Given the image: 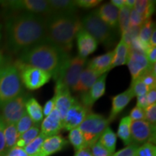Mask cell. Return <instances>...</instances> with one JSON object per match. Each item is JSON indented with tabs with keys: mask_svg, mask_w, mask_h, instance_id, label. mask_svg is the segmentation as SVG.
Here are the masks:
<instances>
[{
	"mask_svg": "<svg viewBox=\"0 0 156 156\" xmlns=\"http://www.w3.org/2000/svg\"><path fill=\"white\" fill-rule=\"evenodd\" d=\"M110 3L119 9L125 5V0H112Z\"/></svg>",
	"mask_w": 156,
	"mask_h": 156,
	"instance_id": "f5cc1de1",
	"label": "cell"
},
{
	"mask_svg": "<svg viewBox=\"0 0 156 156\" xmlns=\"http://www.w3.org/2000/svg\"><path fill=\"white\" fill-rule=\"evenodd\" d=\"M148 106L149 105H148L146 95L137 97V98H136V106L140 107V108L145 110Z\"/></svg>",
	"mask_w": 156,
	"mask_h": 156,
	"instance_id": "681fc988",
	"label": "cell"
},
{
	"mask_svg": "<svg viewBox=\"0 0 156 156\" xmlns=\"http://www.w3.org/2000/svg\"><path fill=\"white\" fill-rule=\"evenodd\" d=\"M145 120L151 123L152 124L155 125L156 122V104L150 105L145 109Z\"/></svg>",
	"mask_w": 156,
	"mask_h": 156,
	"instance_id": "b9f144b4",
	"label": "cell"
},
{
	"mask_svg": "<svg viewBox=\"0 0 156 156\" xmlns=\"http://www.w3.org/2000/svg\"><path fill=\"white\" fill-rule=\"evenodd\" d=\"M6 126L2 117L0 115V156L2 155L5 151V129Z\"/></svg>",
	"mask_w": 156,
	"mask_h": 156,
	"instance_id": "f6af8a7d",
	"label": "cell"
},
{
	"mask_svg": "<svg viewBox=\"0 0 156 156\" xmlns=\"http://www.w3.org/2000/svg\"><path fill=\"white\" fill-rule=\"evenodd\" d=\"M90 151L92 156H112L113 155L98 141L91 146Z\"/></svg>",
	"mask_w": 156,
	"mask_h": 156,
	"instance_id": "74e56055",
	"label": "cell"
},
{
	"mask_svg": "<svg viewBox=\"0 0 156 156\" xmlns=\"http://www.w3.org/2000/svg\"><path fill=\"white\" fill-rule=\"evenodd\" d=\"M135 2L136 0H125V6L129 7L130 9H133Z\"/></svg>",
	"mask_w": 156,
	"mask_h": 156,
	"instance_id": "11a10c76",
	"label": "cell"
},
{
	"mask_svg": "<svg viewBox=\"0 0 156 156\" xmlns=\"http://www.w3.org/2000/svg\"><path fill=\"white\" fill-rule=\"evenodd\" d=\"M2 5L15 10H24L37 15L52 14V11L46 0H13L2 2Z\"/></svg>",
	"mask_w": 156,
	"mask_h": 156,
	"instance_id": "9c48e42d",
	"label": "cell"
},
{
	"mask_svg": "<svg viewBox=\"0 0 156 156\" xmlns=\"http://www.w3.org/2000/svg\"><path fill=\"white\" fill-rule=\"evenodd\" d=\"M75 156H92L90 147L85 146L76 152Z\"/></svg>",
	"mask_w": 156,
	"mask_h": 156,
	"instance_id": "816d5d0a",
	"label": "cell"
},
{
	"mask_svg": "<svg viewBox=\"0 0 156 156\" xmlns=\"http://www.w3.org/2000/svg\"><path fill=\"white\" fill-rule=\"evenodd\" d=\"M27 100L26 95H20L4 105L1 116L6 124H16L26 113L25 103Z\"/></svg>",
	"mask_w": 156,
	"mask_h": 156,
	"instance_id": "30bf717a",
	"label": "cell"
},
{
	"mask_svg": "<svg viewBox=\"0 0 156 156\" xmlns=\"http://www.w3.org/2000/svg\"><path fill=\"white\" fill-rule=\"evenodd\" d=\"M134 97V95L130 87L124 92L113 97L112 110L108 119L112 122L124 110Z\"/></svg>",
	"mask_w": 156,
	"mask_h": 156,
	"instance_id": "ffe728a7",
	"label": "cell"
},
{
	"mask_svg": "<svg viewBox=\"0 0 156 156\" xmlns=\"http://www.w3.org/2000/svg\"><path fill=\"white\" fill-rule=\"evenodd\" d=\"M82 26L97 41L106 47H111L116 41L113 29L98 16L95 10L85 15L81 20Z\"/></svg>",
	"mask_w": 156,
	"mask_h": 156,
	"instance_id": "5b68a950",
	"label": "cell"
},
{
	"mask_svg": "<svg viewBox=\"0 0 156 156\" xmlns=\"http://www.w3.org/2000/svg\"><path fill=\"white\" fill-rule=\"evenodd\" d=\"M55 108V98L54 96L51 98L50 100L46 101V103H45L44 108H43V114L44 116H47L48 114H50L51 113L52 111Z\"/></svg>",
	"mask_w": 156,
	"mask_h": 156,
	"instance_id": "bcb514c9",
	"label": "cell"
},
{
	"mask_svg": "<svg viewBox=\"0 0 156 156\" xmlns=\"http://www.w3.org/2000/svg\"><path fill=\"white\" fill-rule=\"evenodd\" d=\"M132 121H142L145 120V110L140 108L138 106H134L130 112L129 116Z\"/></svg>",
	"mask_w": 156,
	"mask_h": 156,
	"instance_id": "7bdbcfd3",
	"label": "cell"
},
{
	"mask_svg": "<svg viewBox=\"0 0 156 156\" xmlns=\"http://www.w3.org/2000/svg\"><path fill=\"white\" fill-rule=\"evenodd\" d=\"M114 51V58H113L112 64L111 66V69L119 66L124 65L127 63L130 48L127 44L122 38Z\"/></svg>",
	"mask_w": 156,
	"mask_h": 156,
	"instance_id": "603a6c76",
	"label": "cell"
},
{
	"mask_svg": "<svg viewBox=\"0 0 156 156\" xmlns=\"http://www.w3.org/2000/svg\"><path fill=\"white\" fill-rule=\"evenodd\" d=\"M82 28L81 20L75 14L52 13L45 19L46 39L67 54Z\"/></svg>",
	"mask_w": 156,
	"mask_h": 156,
	"instance_id": "3957f363",
	"label": "cell"
},
{
	"mask_svg": "<svg viewBox=\"0 0 156 156\" xmlns=\"http://www.w3.org/2000/svg\"><path fill=\"white\" fill-rule=\"evenodd\" d=\"M145 55L147 58L148 62L151 64H155L156 62V48L150 46L146 51Z\"/></svg>",
	"mask_w": 156,
	"mask_h": 156,
	"instance_id": "7dc6e473",
	"label": "cell"
},
{
	"mask_svg": "<svg viewBox=\"0 0 156 156\" xmlns=\"http://www.w3.org/2000/svg\"><path fill=\"white\" fill-rule=\"evenodd\" d=\"M134 9L142 15L145 20L151 18L152 15L155 11V2L147 0H138L136 1Z\"/></svg>",
	"mask_w": 156,
	"mask_h": 156,
	"instance_id": "f1b7e54d",
	"label": "cell"
},
{
	"mask_svg": "<svg viewBox=\"0 0 156 156\" xmlns=\"http://www.w3.org/2000/svg\"><path fill=\"white\" fill-rule=\"evenodd\" d=\"M54 98H55V108L57 109L63 122L67 111L75 102V99L71 95L70 90L60 81H56Z\"/></svg>",
	"mask_w": 156,
	"mask_h": 156,
	"instance_id": "4fadbf2b",
	"label": "cell"
},
{
	"mask_svg": "<svg viewBox=\"0 0 156 156\" xmlns=\"http://www.w3.org/2000/svg\"><path fill=\"white\" fill-rule=\"evenodd\" d=\"M34 156H40L38 155V154H36V155H34Z\"/></svg>",
	"mask_w": 156,
	"mask_h": 156,
	"instance_id": "680465c9",
	"label": "cell"
},
{
	"mask_svg": "<svg viewBox=\"0 0 156 156\" xmlns=\"http://www.w3.org/2000/svg\"><path fill=\"white\" fill-rule=\"evenodd\" d=\"M116 134L112 131V129L109 126L105 129L98 140V142L101 145L112 154H114L116 150Z\"/></svg>",
	"mask_w": 156,
	"mask_h": 156,
	"instance_id": "4316f807",
	"label": "cell"
},
{
	"mask_svg": "<svg viewBox=\"0 0 156 156\" xmlns=\"http://www.w3.org/2000/svg\"><path fill=\"white\" fill-rule=\"evenodd\" d=\"M22 93V84L15 65L0 68V108Z\"/></svg>",
	"mask_w": 156,
	"mask_h": 156,
	"instance_id": "277c9868",
	"label": "cell"
},
{
	"mask_svg": "<svg viewBox=\"0 0 156 156\" xmlns=\"http://www.w3.org/2000/svg\"><path fill=\"white\" fill-rule=\"evenodd\" d=\"M5 156H28V154L25 153L23 148L18 147L15 146L12 149L8 151V153Z\"/></svg>",
	"mask_w": 156,
	"mask_h": 156,
	"instance_id": "c3c4849f",
	"label": "cell"
},
{
	"mask_svg": "<svg viewBox=\"0 0 156 156\" xmlns=\"http://www.w3.org/2000/svg\"><path fill=\"white\" fill-rule=\"evenodd\" d=\"M126 64L131 73L132 81L137 79L142 74L147 72L151 65L148 62L145 54L131 49Z\"/></svg>",
	"mask_w": 156,
	"mask_h": 156,
	"instance_id": "5bb4252c",
	"label": "cell"
},
{
	"mask_svg": "<svg viewBox=\"0 0 156 156\" xmlns=\"http://www.w3.org/2000/svg\"><path fill=\"white\" fill-rule=\"evenodd\" d=\"M148 44H149L150 46H151V47H155V46H156V30H155V28L154 29L153 33H152L151 36V38H150V40H149V42H148Z\"/></svg>",
	"mask_w": 156,
	"mask_h": 156,
	"instance_id": "db71d44e",
	"label": "cell"
},
{
	"mask_svg": "<svg viewBox=\"0 0 156 156\" xmlns=\"http://www.w3.org/2000/svg\"><path fill=\"white\" fill-rule=\"evenodd\" d=\"M132 9L124 5L122 8L119 9V26L122 33V35L125 34L126 30L129 28L130 13Z\"/></svg>",
	"mask_w": 156,
	"mask_h": 156,
	"instance_id": "4dcf8cb0",
	"label": "cell"
},
{
	"mask_svg": "<svg viewBox=\"0 0 156 156\" xmlns=\"http://www.w3.org/2000/svg\"><path fill=\"white\" fill-rule=\"evenodd\" d=\"M46 136L44 134L41 133L38 134V136L36 138L30 142L28 145H26L23 148L25 153L28 154V156H34L36 154H38L41 151V148L44 143V140L46 139Z\"/></svg>",
	"mask_w": 156,
	"mask_h": 156,
	"instance_id": "1f68e13d",
	"label": "cell"
},
{
	"mask_svg": "<svg viewBox=\"0 0 156 156\" xmlns=\"http://www.w3.org/2000/svg\"><path fill=\"white\" fill-rule=\"evenodd\" d=\"M148 105H152L156 102V90L155 88L151 89V90L146 94Z\"/></svg>",
	"mask_w": 156,
	"mask_h": 156,
	"instance_id": "f907efd6",
	"label": "cell"
},
{
	"mask_svg": "<svg viewBox=\"0 0 156 156\" xmlns=\"http://www.w3.org/2000/svg\"><path fill=\"white\" fill-rule=\"evenodd\" d=\"M68 141L61 135L49 136L44 140L38 153L40 156H50L63 150L67 145Z\"/></svg>",
	"mask_w": 156,
	"mask_h": 156,
	"instance_id": "ac0fdd59",
	"label": "cell"
},
{
	"mask_svg": "<svg viewBox=\"0 0 156 156\" xmlns=\"http://www.w3.org/2000/svg\"><path fill=\"white\" fill-rule=\"evenodd\" d=\"M110 123V121L102 115L90 112L78 126V129L83 134L85 145L90 147L98 141L101 135Z\"/></svg>",
	"mask_w": 156,
	"mask_h": 156,
	"instance_id": "8992f818",
	"label": "cell"
},
{
	"mask_svg": "<svg viewBox=\"0 0 156 156\" xmlns=\"http://www.w3.org/2000/svg\"><path fill=\"white\" fill-rule=\"evenodd\" d=\"M62 129V120L56 108L43 120L41 126V133L46 137L56 135Z\"/></svg>",
	"mask_w": 156,
	"mask_h": 156,
	"instance_id": "e0dca14e",
	"label": "cell"
},
{
	"mask_svg": "<svg viewBox=\"0 0 156 156\" xmlns=\"http://www.w3.org/2000/svg\"><path fill=\"white\" fill-rule=\"evenodd\" d=\"M131 136L132 142H136V145L155 142V125L145 120L132 121Z\"/></svg>",
	"mask_w": 156,
	"mask_h": 156,
	"instance_id": "7c38bea8",
	"label": "cell"
},
{
	"mask_svg": "<svg viewBox=\"0 0 156 156\" xmlns=\"http://www.w3.org/2000/svg\"><path fill=\"white\" fill-rule=\"evenodd\" d=\"M40 128H39L38 124H35L30 129H29L28 131L18 136V139L17 140L16 145L17 147L24 148L25 146L28 145L30 142L36 138L40 134Z\"/></svg>",
	"mask_w": 156,
	"mask_h": 156,
	"instance_id": "83f0119b",
	"label": "cell"
},
{
	"mask_svg": "<svg viewBox=\"0 0 156 156\" xmlns=\"http://www.w3.org/2000/svg\"><path fill=\"white\" fill-rule=\"evenodd\" d=\"M3 61H4V57H3V55L0 52V68H1V66L2 64L3 63Z\"/></svg>",
	"mask_w": 156,
	"mask_h": 156,
	"instance_id": "9f6ffc18",
	"label": "cell"
},
{
	"mask_svg": "<svg viewBox=\"0 0 156 156\" xmlns=\"http://www.w3.org/2000/svg\"><path fill=\"white\" fill-rule=\"evenodd\" d=\"M155 28V27L154 26V23L153 22L151 18L147 20H145V22L143 23V25L140 27L139 36H138V37L141 39L142 41L148 44L152 33H153V31Z\"/></svg>",
	"mask_w": 156,
	"mask_h": 156,
	"instance_id": "836d02e7",
	"label": "cell"
},
{
	"mask_svg": "<svg viewBox=\"0 0 156 156\" xmlns=\"http://www.w3.org/2000/svg\"><path fill=\"white\" fill-rule=\"evenodd\" d=\"M98 16L110 27L115 29L119 26V9L111 3L103 4L98 9H95Z\"/></svg>",
	"mask_w": 156,
	"mask_h": 156,
	"instance_id": "d6986e66",
	"label": "cell"
},
{
	"mask_svg": "<svg viewBox=\"0 0 156 156\" xmlns=\"http://www.w3.org/2000/svg\"><path fill=\"white\" fill-rule=\"evenodd\" d=\"M130 88L133 92L134 96H142L145 95L151 90V88L145 85V84L142 83L140 80L136 79L132 81V85Z\"/></svg>",
	"mask_w": 156,
	"mask_h": 156,
	"instance_id": "d590c367",
	"label": "cell"
},
{
	"mask_svg": "<svg viewBox=\"0 0 156 156\" xmlns=\"http://www.w3.org/2000/svg\"><path fill=\"white\" fill-rule=\"evenodd\" d=\"M108 73L103 74L87 92L81 95L82 103L91 108L93 104L104 95L106 92V80Z\"/></svg>",
	"mask_w": 156,
	"mask_h": 156,
	"instance_id": "9a60e30c",
	"label": "cell"
},
{
	"mask_svg": "<svg viewBox=\"0 0 156 156\" xmlns=\"http://www.w3.org/2000/svg\"><path fill=\"white\" fill-rule=\"evenodd\" d=\"M35 124L33 120L30 118V116L27 114V113L21 117V119L16 123V127L18 136L28 131L29 129H30Z\"/></svg>",
	"mask_w": 156,
	"mask_h": 156,
	"instance_id": "e575fe53",
	"label": "cell"
},
{
	"mask_svg": "<svg viewBox=\"0 0 156 156\" xmlns=\"http://www.w3.org/2000/svg\"><path fill=\"white\" fill-rule=\"evenodd\" d=\"M48 5L53 13H69L75 14L77 5L71 0H48Z\"/></svg>",
	"mask_w": 156,
	"mask_h": 156,
	"instance_id": "cb8c5ba5",
	"label": "cell"
},
{
	"mask_svg": "<svg viewBox=\"0 0 156 156\" xmlns=\"http://www.w3.org/2000/svg\"><path fill=\"white\" fill-rule=\"evenodd\" d=\"M155 76L152 75L150 69L147 70V72H145V73L142 74V75L137 78L138 80H140L142 83L145 84V85H147L150 87V88L153 89L155 88Z\"/></svg>",
	"mask_w": 156,
	"mask_h": 156,
	"instance_id": "f35d334b",
	"label": "cell"
},
{
	"mask_svg": "<svg viewBox=\"0 0 156 156\" xmlns=\"http://www.w3.org/2000/svg\"><path fill=\"white\" fill-rule=\"evenodd\" d=\"M69 58V54L45 39L21 52L19 62L50 74L56 80Z\"/></svg>",
	"mask_w": 156,
	"mask_h": 156,
	"instance_id": "7a4b0ae2",
	"label": "cell"
},
{
	"mask_svg": "<svg viewBox=\"0 0 156 156\" xmlns=\"http://www.w3.org/2000/svg\"><path fill=\"white\" fill-rule=\"evenodd\" d=\"M134 156H156V147L151 142H146L138 147Z\"/></svg>",
	"mask_w": 156,
	"mask_h": 156,
	"instance_id": "8d00e7d4",
	"label": "cell"
},
{
	"mask_svg": "<svg viewBox=\"0 0 156 156\" xmlns=\"http://www.w3.org/2000/svg\"><path fill=\"white\" fill-rule=\"evenodd\" d=\"M131 123L132 120L129 117H123L121 119L117 131V136L122 140L124 145H129L132 143L131 136Z\"/></svg>",
	"mask_w": 156,
	"mask_h": 156,
	"instance_id": "484cf974",
	"label": "cell"
},
{
	"mask_svg": "<svg viewBox=\"0 0 156 156\" xmlns=\"http://www.w3.org/2000/svg\"><path fill=\"white\" fill-rule=\"evenodd\" d=\"M102 75L101 73L86 67L82 72L77 85L73 90L82 93L87 92Z\"/></svg>",
	"mask_w": 156,
	"mask_h": 156,
	"instance_id": "44dd1931",
	"label": "cell"
},
{
	"mask_svg": "<svg viewBox=\"0 0 156 156\" xmlns=\"http://www.w3.org/2000/svg\"><path fill=\"white\" fill-rule=\"evenodd\" d=\"M90 111V108L75 100L64 116L62 122V129L71 131L72 129L78 128L89 114Z\"/></svg>",
	"mask_w": 156,
	"mask_h": 156,
	"instance_id": "8fae6325",
	"label": "cell"
},
{
	"mask_svg": "<svg viewBox=\"0 0 156 156\" xmlns=\"http://www.w3.org/2000/svg\"><path fill=\"white\" fill-rule=\"evenodd\" d=\"M15 67L18 69L20 80L27 89L35 90L48 83L51 75L32 66L24 64L19 61Z\"/></svg>",
	"mask_w": 156,
	"mask_h": 156,
	"instance_id": "52a82bcc",
	"label": "cell"
},
{
	"mask_svg": "<svg viewBox=\"0 0 156 156\" xmlns=\"http://www.w3.org/2000/svg\"><path fill=\"white\" fill-rule=\"evenodd\" d=\"M78 53L80 57L86 58L90 54H93L97 49L98 43L88 34L86 30L82 28L76 36Z\"/></svg>",
	"mask_w": 156,
	"mask_h": 156,
	"instance_id": "2e32d148",
	"label": "cell"
},
{
	"mask_svg": "<svg viewBox=\"0 0 156 156\" xmlns=\"http://www.w3.org/2000/svg\"><path fill=\"white\" fill-rule=\"evenodd\" d=\"M5 31L8 49L21 53L46 39L45 18L41 15L23 12L6 21Z\"/></svg>",
	"mask_w": 156,
	"mask_h": 156,
	"instance_id": "6da1fadb",
	"label": "cell"
},
{
	"mask_svg": "<svg viewBox=\"0 0 156 156\" xmlns=\"http://www.w3.org/2000/svg\"><path fill=\"white\" fill-rule=\"evenodd\" d=\"M16 124H6L5 129V150L9 151L16 145L17 140L18 139Z\"/></svg>",
	"mask_w": 156,
	"mask_h": 156,
	"instance_id": "f546056e",
	"label": "cell"
},
{
	"mask_svg": "<svg viewBox=\"0 0 156 156\" xmlns=\"http://www.w3.org/2000/svg\"><path fill=\"white\" fill-rule=\"evenodd\" d=\"M114 54V51L113 50L103 55L95 56L88 62L87 67L102 74L108 73L111 70Z\"/></svg>",
	"mask_w": 156,
	"mask_h": 156,
	"instance_id": "7402d4cb",
	"label": "cell"
},
{
	"mask_svg": "<svg viewBox=\"0 0 156 156\" xmlns=\"http://www.w3.org/2000/svg\"><path fill=\"white\" fill-rule=\"evenodd\" d=\"M25 111L35 124H39L44 119L42 106L34 98H30L25 103Z\"/></svg>",
	"mask_w": 156,
	"mask_h": 156,
	"instance_id": "d4e9b609",
	"label": "cell"
},
{
	"mask_svg": "<svg viewBox=\"0 0 156 156\" xmlns=\"http://www.w3.org/2000/svg\"><path fill=\"white\" fill-rule=\"evenodd\" d=\"M77 7L84 9H90L95 7L101 4V0H77L75 1Z\"/></svg>",
	"mask_w": 156,
	"mask_h": 156,
	"instance_id": "ee69618b",
	"label": "cell"
},
{
	"mask_svg": "<svg viewBox=\"0 0 156 156\" xmlns=\"http://www.w3.org/2000/svg\"><path fill=\"white\" fill-rule=\"evenodd\" d=\"M145 22V19L140 13H138L135 9H132L130 13L129 27H141L143 23Z\"/></svg>",
	"mask_w": 156,
	"mask_h": 156,
	"instance_id": "ab89813d",
	"label": "cell"
},
{
	"mask_svg": "<svg viewBox=\"0 0 156 156\" xmlns=\"http://www.w3.org/2000/svg\"><path fill=\"white\" fill-rule=\"evenodd\" d=\"M138 147L139 146L136 144L132 143L126 146V147L114 153L112 156H134Z\"/></svg>",
	"mask_w": 156,
	"mask_h": 156,
	"instance_id": "60d3db41",
	"label": "cell"
},
{
	"mask_svg": "<svg viewBox=\"0 0 156 156\" xmlns=\"http://www.w3.org/2000/svg\"><path fill=\"white\" fill-rule=\"evenodd\" d=\"M1 30H2V26H1V25H0V39H1V37H2V33H1Z\"/></svg>",
	"mask_w": 156,
	"mask_h": 156,
	"instance_id": "6f0895ef",
	"label": "cell"
},
{
	"mask_svg": "<svg viewBox=\"0 0 156 156\" xmlns=\"http://www.w3.org/2000/svg\"><path fill=\"white\" fill-rule=\"evenodd\" d=\"M68 138H69V142L73 145L76 151L86 146L83 134L78 128L74 129L69 131Z\"/></svg>",
	"mask_w": 156,
	"mask_h": 156,
	"instance_id": "d6a6232c",
	"label": "cell"
},
{
	"mask_svg": "<svg viewBox=\"0 0 156 156\" xmlns=\"http://www.w3.org/2000/svg\"><path fill=\"white\" fill-rule=\"evenodd\" d=\"M85 63L86 58L80 56L70 58L56 81H60L68 88L73 90L77 85Z\"/></svg>",
	"mask_w": 156,
	"mask_h": 156,
	"instance_id": "ba28073f",
	"label": "cell"
}]
</instances>
